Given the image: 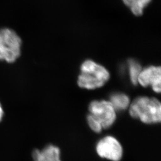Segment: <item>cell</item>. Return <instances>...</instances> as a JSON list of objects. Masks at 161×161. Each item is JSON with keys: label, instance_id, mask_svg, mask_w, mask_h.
Segmentation results:
<instances>
[{"label": "cell", "instance_id": "cell-6", "mask_svg": "<svg viewBox=\"0 0 161 161\" xmlns=\"http://www.w3.org/2000/svg\"><path fill=\"white\" fill-rule=\"evenodd\" d=\"M161 68L150 66L142 70L138 76V82L144 87L151 86L156 92H161Z\"/></svg>", "mask_w": 161, "mask_h": 161}, {"label": "cell", "instance_id": "cell-12", "mask_svg": "<svg viewBox=\"0 0 161 161\" xmlns=\"http://www.w3.org/2000/svg\"><path fill=\"white\" fill-rule=\"evenodd\" d=\"M3 115H4V112H3L2 106H1V104L0 103V121L2 119V118L3 117Z\"/></svg>", "mask_w": 161, "mask_h": 161}, {"label": "cell", "instance_id": "cell-1", "mask_svg": "<svg viewBox=\"0 0 161 161\" xmlns=\"http://www.w3.org/2000/svg\"><path fill=\"white\" fill-rule=\"evenodd\" d=\"M130 114L147 124L159 123L161 120V106L155 98L140 97L136 98L130 107Z\"/></svg>", "mask_w": 161, "mask_h": 161}, {"label": "cell", "instance_id": "cell-3", "mask_svg": "<svg viewBox=\"0 0 161 161\" xmlns=\"http://www.w3.org/2000/svg\"><path fill=\"white\" fill-rule=\"evenodd\" d=\"M22 40L8 28L0 29V60L8 64L15 62L21 54Z\"/></svg>", "mask_w": 161, "mask_h": 161}, {"label": "cell", "instance_id": "cell-7", "mask_svg": "<svg viewBox=\"0 0 161 161\" xmlns=\"http://www.w3.org/2000/svg\"><path fill=\"white\" fill-rule=\"evenodd\" d=\"M32 156L34 161H61L60 149L53 145H48L42 150H35Z\"/></svg>", "mask_w": 161, "mask_h": 161}, {"label": "cell", "instance_id": "cell-11", "mask_svg": "<svg viewBox=\"0 0 161 161\" xmlns=\"http://www.w3.org/2000/svg\"><path fill=\"white\" fill-rule=\"evenodd\" d=\"M87 122L90 128L93 131L99 133L101 132L103 128L100 123L91 114H88L86 118Z\"/></svg>", "mask_w": 161, "mask_h": 161}, {"label": "cell", "instance_id": "cell-2", "mask_svg": "<svg viewBox=\"0 0 161 161\" xmlns=\"http://www.w3.org/2000/svg\"><path fill=\"white\" fill-rule=\"evenodd\" d=\"M109 77V72L103 66L88 60L81 65L78 84L81 88L93 90L104 86Z\"/></svg>", "mask_w": 161, "mask_h": 161}, {"label": "cell", "instance_id": "cell-4", "mask_svg": "<svg viewBox=\"0 0 161 161\" xmlns=\"http://www.w3.org/2000/svg\"><path fill=\"white\" fill-rule=\"evenodd\" d=\"M89 111L103 128L111 127L116 120V110L109 101H92L89 105Z\"/></svg>", "mask_w": 161, "mask_h": 161}, {"label": "cell", "instance_id": "cell-5", "mask_svg": "<svg viewBox=\"0 0 161 161\" xmlns=\"http://www.w3.org/2000/svg\"><path fill=\"white\" fill-rule=\"evenodd\" d=\"M96 151L100 157L112 161H120L123 154L120 143L112 136H106L101 139L96 146Z\"/></svg>", "mask_w": 161, "mask_h": 161}, {"label": "cell", "instance_id": "cell-8", "mask_svg": "<svg viewBox=\"0 0 161 161\" xmlns=\"http://www.w3.org/2000/svg\"><path fill=\"white\" fill-rule=\"evenodd\" d=\"M109 102L115 110H122L129 106L130 98L124 94L115 93L110 96Z\"/></svg>", "mask_w": 161, "mask_h": 161}, {"label": "cell", "instance_id": "cell-10", "mask_svg": "<svg viewBox=\"0 0 161 161\" xmlns=\"http://www.w3.org/2000/svg\"><path fill=\"white\" fill-rule=\"evenodd\" d=\"M128 68L130 79L134 85H136L138 82V76L142 71L140 64L134 60H130L128 62Z\"/></svg>", "mask_w": 161, "mask_h": 161}, {"label": "cell", "instance_id": "cell-9", "mask_svg": "<svg viewBox=\"0 0 161 161\" xmlns=\"http://www.w3.org/2000/svg\"><path fill=\"white\" fill-rule=\"evenodd\" d=\"M125 5L130 7L131 12L136 16L143 14V9L147 6L151 0H122Z\"/></svg>", "mask_w": 161, "mask_h": 161}]
</instances>
